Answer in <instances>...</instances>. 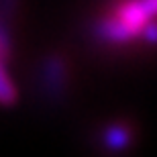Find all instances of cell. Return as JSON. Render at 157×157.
I'll list each match as a JSON object with an SVG mask.
<instances>
[{"instance_id":"cell-1","label":"cell","mask_w":157,"mask_h":157,"mask_svg":"<svg viewBox=\"0 0 157 157\" xmlns=\"http://www.w3.org/2000/svg\"><path fill=\"white\" fill-rule=\"evenodd\" d=\"M157 21V0H122L96 23V35L106 43H128Z\"/></svg>"},{"instance_id":"cell-2","label":"cell","mask_w":157,"mask_h":157,"mask_svg":"<svg viewBox=\"0 0 157 157\" xmlns=\"http://www.w3.org/2000/svg\"><path fill=\"white\" fill-rule=\"evenodd\" d=\"M4 61L6 59L0 57V104L10 106L17 102V88H14V84L10 82V78L6 74Z\"/></svg>"},{"instance_id":"cell-3","label":"cell","mask_w":157,"mask_h":157,"mask_svg":"<svg viewBox=\"0 0 157 157\" xmlns=\"http://www.w3.org/2000/svg\"><path fill=\"white\" fill-rule=\"evenodd\" d=\"M128 141V133L124 131L122 127H112V128H108V133H106V143L110 147H122L124 143Z\"/></svg>"}]
</instances>
